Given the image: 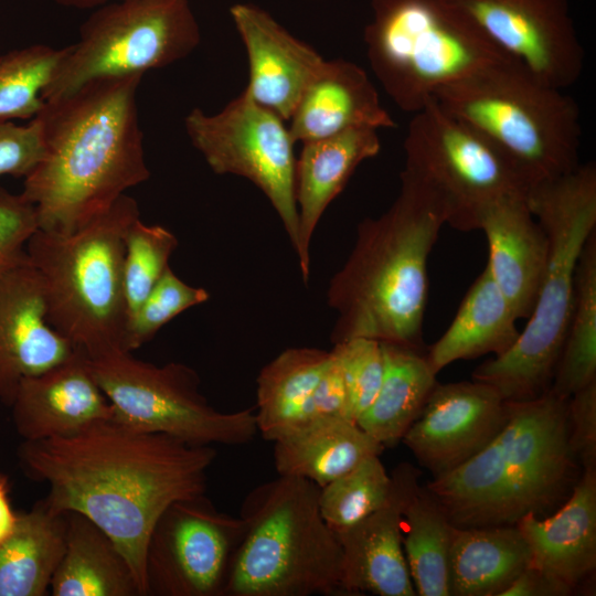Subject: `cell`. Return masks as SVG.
Listing matches in <instances>:
<instances>
[{"label":"cell","mask_w":596,"mask_h":596,"mask_svg":"<svg viewBox=\"0 0 596 596\" xmlns=\"http://www.w3.org/2000/svg\"><path fill=\"white\" fill-rule=\"evenodd\" d=\"M213 446L129 427L114 417L75 434L23 440L18 459L32 480L45 482L43 501L56 513L78 512L116 543L146 596L150 533L174 501L204 494Z\"/></svg>","instance_id":"obj_1"},{"label":"cell","mask_w":596,"mask_h":596,"mask_svg":"<svg viewBox=\"0 0 596 596\" xmlns=\"http://www.w3.org/2000/svg\"><path fill=\"white\" fill-rule=\"evenodd\" d=\"M141 78L96 79L45 102L36 115L43 156L20 193L34 205L40 230L73 233L149 179L137 108Z\"/></svg>","instance_id":"obj_2"},{"label":"cell","mask_w":596,"mask_h":596,"mask_svg":"<svg viewBox=\"0 0 596 596\" xmlns=\"http://www.w3.org/2000/svg\"><path fill=\"white\" fill-rule=\"evenodd\" d=\"M446 224L438 198L401 173V190L377 217L358 226L354 246L330 280L332 343L351 338L426 348L427 260Z\"/></svg>","instance_id":"obj_3"},{"label":"cell","mask_w":596,"mask_h":596,"mask_svg":"<svg viewBox=\"0 0 596 596\" xmlns=\"http://www.w3.org/2000/svg\"><path fill=\"white\" fill-rule=\"evenodd\" d=\"M567 403L551 390L509 402L507 422L478 454L426 488L457 528L515 525L558 508L578 480Z\"/></svg>","instance_id":"obj_4"},{"label":"cell","mask_w":596,"mask_h":596,"mask_svg":"<svg viewBox=\"0 0 596 596\" xmlns=\"http://www.w3.org/2000/svg\"><path fill=\"white\" fill-rule=\"evenodd\" d=\"M526 203L549 238V259L535 306L515 343L480 365L472 380L494 387L507 402L549 391L573 308L576 266L596 231V166L532 188Z\"/></svg>","instance_id":"obj_5"},{"label":"cell","mask_w":596,"mask_h":596,"mask_svg":"<svg viewBox=\"0 0 596 596\" xmlns=\"http://www.w3.org/2000/svg\"><path fill=\"white\" fill-rule=\"evenodd\" d=\"M138 217L137 201L123 194L75 232L39 228L28 242L50 326L91 360L127 352L123 263L126 233Z\"/></svg>","instance_id":"obj_6"},{"label":"cell","mask_w":596,"mask_h":596,"mask_svg":"<svg viewBox=\"0 0 596 596\" xmlns=\"http://www.w3.org/2000/svg\"><path fill=\"white\" fill-rule=\"evenodd\" d=\"M320 487L278 476L253 488L224 596H311L340 592L341 546L319 508Z\"/></svg>","instance_id":"obj_7"},{"label":"cell","mask_w":596,"mask_h":596,"mask_svg":"<svg viewBox=\"0 0 596 596\" xmlns=\"http://www.w3.org/2000/svg\"><path fill=\"white\" fill-rule=\"evenodd\" d=\"M434 98L486 139L530 191L579 166V109L517 62L439 89Z\"/></svg>","instance_id":"obj_8"},{"label":"cell","mask_w":596,"mask_h":596,"mask_svg":"<svg viewBox=\"0 0 596 596\" xmlns=\"http://www.w3.org/2000/svg\"><path fill=\"white\" fill-rule=\"evenodd\" d=\"M371 7L368 61L403 111L415 114L443 87L517 62L450 0H372Z\"/></svg>","instance_id":"obj_9"},{"label":"cell","mask_w":596,"mask_h":596,"mask_svg":"<svg viewBox=\"0 0 596 596\" xmlns=\"http://www.w3.org/2000/svg\"><path fill=\"white\" fill-rule=\"evenodd\" d=\"M201 30L188 0H120L97 8L42 93L62 98L96 79L143 74L189 56Z\"/></svg>","instance_id":"obj_10"},{"label":"cell","mask_w":596,"mask_h":596,"mask_svg":"<svg viewBox=\"0 0 596 596\" xmlns=\"http://www.w3.org/2000/svg\"><path fill=\"white\" fill-rule=\"evenodd\" d=\"M88 362L111 404L113 417L129 427L198 446L245 445L258 434L251 408L215 409L200 391L198 373L183 363L156 365L131 352H114Z\"/></svg>","instance_id":"obj_11"},{"label":"cell","mask_w":596,"mask_h":596,"mask_svg":"<svg viewBox=\"0 0 596 596\" xmlns=\"http://www.w3.org/2000/svg\"><path fill=\"white\" fill-rule=\"evenodd\" d=\"M404 151L401 173L434 193L445 209L446 224L458 231L478 230L489 203L529 192L500 153L435 98L414 114Z\"/></svg>","instance_id":"obj_12"},{"label":"cell","mask_w":596,"mask_h":596,"mask_svg":"<svg viewBox=\"0 0 596 596\" xmlns=\"http://www.w3.org/2000/svg\"><path fill=\"white\" fill-rule=\"evenodd\" d=\"M184 128L214 173L243 177L266 195L295 247L296 142L285 121L244 89L216 114L191 109Z\"/></svg>","instance_id":"obj_13"},{"label":"cell","mask_w":596,"mask_h":596,"mask_svg":"<svg viewBox=\"0 0 596 596\" xmlns=\"http://www.w3.org/2000/svg\"><path fill=\"white\" fill-rule=\"evenodd\" d=\"M244 532L242 519L217 510L205 493L174 501L147 543L146 596H224Z\"/></svg>","instance_id":"obj_14"},{"label":"cell","mask_w":596,"mask_h":596,"mask_svg":"<svg viewBox=\"0 0 596 596\" xmlns=\"http://www.w3.org/2000/svg\"><path fill=\"white\" fill-rule=\"evenodd\" d=\"M505 55L541 83L574 85L584 50L566 0H450Z\"/></svg>","instance_id":"obj_15"},{"label":"cell","mask_w":596,"mask_h":596,"mask_svg":"<svg viewBox=\"0 0 596 596\" xmlns=\"http://www.w3.org/2000/svg\"><path fill=\"white\" fill-rule=\"evenodd\" d=\"M508 414L509 402L489 384L437 383L402 441L434 478L482 450L502 429Z\"/></svg>","instance_id":"obj_16"},{"label":"cell","mask_w":596,"mask_h":596,"mask_svg":"<svg viewBox=\"0 0 596 596\" xmlns=\"http://www.w3.org/2000/svg\"><path fill=\"white\" fill-rule=\"evenodd\" d=\"M419 472L403 462L392 472V489L376 511L340 532L341 594L416 596L402 543L404 507Z\"/></svg>","instance_id":"obj_17"},{"label":"cell","mask_w":596,"mask_h":596,"mask_svg":"<svg viewBox=\"0 0 596 596\" xmlns=\"http://www.w3.org/2000/svg\"><path fill=\"white\" fill-rule=\"evenodd\" d=\"M78 350L46 319L43 285L26 263L0 276V402L10 407L19 384Z\"/></svg>","instance_id":"obj_18"},{"label":"cell","mask_w":596,"mask_h":596,"mask_svg":"<svg viewBox=\"0 0 596 596\" xmlns=\"http://www.w3.org/2000/svg\"><path fill=\"white\" fill-rule=\"evenodd\" d=\"M230 14L248 58L249 76L244 89L256 103L288 121L324 58L258 6L235 3Z\"/></svg>","instance_id":"obj_19"},{"label":"cell","mask_w":596,"mask_h":596,"mask_svg":"<svg viewBox=\"0 0 596 596\" xmlns=\"http://www.w3.org/2000/svg\"><path fill=\"white\" fill-rule=\"evenodd\" d=\"M10 408L14 428L23 440L68 436L114 416L88 358L81 351L22 380Z\"/></svg>","instance_id":"obj_20"},{"label":"cell","mask_w":596,"mask_h":596,"mask_svg":"<svg viewBox=\"0 0 596 596\" xmlns=\"http://www.w3.org/2000/svg\"><path fill=\"white\" fill-rule=\"evenodd\" d=\"M489 247L488 267L518 319L531 315L549 259V238L530 211L525 195L489 203L479 227Z\"/></svg>","instance_id":"obj_21"},{"label":"cell","mask_w":596,"mask_h":596,"mask_svg":"<svg viewBox=\"0 0 596 596\" xmlns=\"http://www.w3.org/2000/svg\"><path fill=\"white\" fill-rule=\"evenodd\" d=\"M381 150L377 129L360 127L302 142L296 160L298 234L294 247L302 280L310 275V241L328 205L342 192L355 169Z\"/></svg>","instance_id":"obj_22"},{"label":"cell","mask_w":596,"mask_h":596,"mask_svg":"<svg viewBox=\"0 0 596 596\" xmlns=\"http://www.w3.org/2000/svg\"><path fill=\"white\" fill-rule=\"evenodd\" d=\"M515 525L528 545L529 565L575 588L596 567V470H583L553 514L528 513Z\"/></svg>","instance_id":"obj_23"},{"label":"cell","mask_w":596,"mask_h":596,"mask_svg":"<svg viewBox=\"0 0 596 596\" xmlns=\"http://www.w3.org/2000/svg\"><path fill=\"white\" fill-rule=\"evenodd\" d=\"M288 123L295 142L360 127H396L366 72L344 58L324 60Z\"/></svg>","instance_id":"obj_24"},{"label":"cell","mask_w":596,"mask_h":596,"mask_svg":"<svg viewBox=\"0 0 596 596\" xmlns=\"http://www.w3.org/2000/svg\"><path fill=\"white\" fill-rule=\"evenodd\" d=\"M273 444L278 476L306 479L320 488L384 449L356 423L336 417L307 423Z\"/></svg>","instance_id":"obj_25"},{"label":"cell","mask_w":596,"mask_h":596,"mask_svg":"<svg viewBox=\"0 0 596 596\" xmlns=\"http://www.w3.org/2000/svg\"><path fill=\"white\" fill-rule=\"evenodd\" d=\"M517 320L508 299L485 266L447 330L427 349L432 369L438 373L459 360L503 354L519 338Z\"/></svg>","instance_id":"obj_26"},{"label":"cell","mask_w":596,"mask_h":596,"mask_svg":"<svg viewBox=\"0 0 596 596\" xmlns=\"http://www.w3.org/2000/svg\"><path fill=\"white\" fill-rule=\"evenodd\" d=\"M65 517V547L50 594L142 596L130 563L110 536L78 512H66Z\"/></svg>","instance_id":"obj_27"},{"label":"cell","mask_w":596,"mask_h":596,"mask_svg":"<svg viewBox=\"0 0 596 596\" xmlns=\"http://www.w3.org/2000/svg\"><path fill=\"white\" fill-rule=\"evenodd\" d=\"M530 564L517 525L455 528L449 553L450 596H501Z\"/></svg>","instance_id":"obj_28"},{"label":"cell","mask_w":596,"mask_h":596,"mask_svg":"<svg viewBox=\"0 0 596 596\" xmlns=\"http://www.w3.org/2000/svg\"><path fill=\"white\" fill-rule=\"evenodd\" d=\"M384 374L372 404L356 424L385 447L402 441L437 385L427 348L381 342Z\"/></svg>","instance_id":"obj_29"},{"label":"cell","mask_w":596,"mask_h":596,"mask_svg":"<svg viewBox=\"0 0 596 596\" xmlns=\"http://www.w3.org/2000/svg\"><path fill=\"white\" fill-rule=\"evenodd\" d=\"M65 513L41 500L19 513L14 531L0 543V596H44L65 547Z\"/></svg>","instance_id":"obj_30"},{"label":"cell","mask_w":596,"mask_h":596,"mask_svg":"<svg viewBox=\"0 0 596 596\" xmlns=\"http://www.w3.org/2000/svg\"><path fill=\"white\" fill-rule=\"evenodd\" d=\"M331 361V351L290 348L268 362L257 376L256 426L275 441L299 427L307 404Z\"/></svg>","instance_id":"obj_31"},{"label":"cell","mask_w":596,"mask_h":596,"mask_svg":"<svg viewBox=\"0 0 596 596\" xmlns=\"http://www.w3.org/2000/svg\"><path fill=\"white\" fill-rule=\"evenodd\" d=\"M455 528L438 500L418 483L402 517L403 550L416 595L450 596L449 553Z\"/></svg>","instance_id":"obj_32"},{"label":"cell","mask_w":596,"mask_h":596,"mask_svg":"<svg viewBox=\"0 0 596 596\" xmlns=\"http://www.w3.org/2000/svg\"><path fill=\"white\" fill-rule=\"evenodd\" d=\"M596 381V231L579 255L574 302L549 390L568 400Z\"/></svg>","instance_id":"obj_33"},{"label":"cell","mask_w":596,"mask_h":596,"mask_svg":"<svg viewBox=\"0 0 596 596\" xmlns=\"http://www.w3.org/2000/svg\"><path fill=\"white\" fill-rule=\"evenodd\" d=\"M64 53L65 47L35 44L0 56V121L33 119L42 110V93Z\"/></svg>","instance_id":"obj_34"},{"label":"cell","mask_w":596,"mask_h":596,"mask_svg":"<svg viewBox=\"0 0 596 596\" xmlns=\"http://www.w3.org/2000/svg\"><path fill=\"white\" fill-rule=\"evenodd\" d=\"M391 489L392 477L380 456H370L320 488V513L333 532H340L380 509Z\"/></svg>","instance_id":"obj_35"},{"label":"cell","mask_w":596,"mask_h":596,"mask_svg":"<svg viewBox=\"0 0 596 596\" xmlns=\"http://www.w3.org/2000/svg\"><path fill=\"white\" fill-rule=\"evenodd\" d=\"M177 246L175 235L161 225H148L138 217L129 226L123 263L128 321L169 267Z\"/></svg>","instance_id":"obj_36"},{"label":"cell","mask_w":596,"mask_h":596,"mask_svg":"<svg viewBox=\"0 0 596 596\" xmlns=\"http://www.w3.org/2000/svg\"><path fill=\"white\" fill-rule=\"evenodd\" d=\"M209 298L210 295L204 288L185 284L169 266L130 317L125 350L131 352L140 348L170 320L187 309L205 302Z\"/></svg>","instance_id":"obj_37"},{"label":"cell","mask_w":596,"mask_h":596,"mask_svg":"<svg viewBox=\"0 0 596 596\" xmlns=\"http://www.w3.org/2000/svg\"><path fill=\"white\" fill-rule=\"evenodd\" d=\"M331 352L345 385L350 418L356 423L374 401L382 383L384 356L381 342L351 338L334 343Z\"/></svg>","instance_id":"obj_38"},{"label":"cell","mask_w":596,"mask_h":596,"mask_svg":"<svg viewBox=\"0 0 596 596\" xmlns=\"http://www.w3.org/2000/svg\"><path fill=\"white\" fill-rule=\"evenodd\" d=\"M38 230L34 205L0 187V276L29 263L26 245Z\"/></svg>","instance_id":"obj_39"},{"label":"cell","mask_w":596,"mask_h":596,"mask_svg":"<svg viewBox=\"0 0 596 596\" xmlns=\"http://www.w3.org/2000/svg\"><path fill=\"white\" fill-rule=\"evenodd\" d=\"M42 156V126L38 116L24 126L0 121V175L24 178Z\"/></svg>","instance_id":"obj_40"},{"label":"cell","mask_w":596,"mask_h":596,"mask_svg":"<svg viewBox=\"0 0 596 596\" xmlns=\"http://www.w3.org/2000/svg\"><path fill=\"white\" fill-rule=\"evenodd\" d=\"M568 443L583 470H596V381L567 403Z\"/></svg>","instance_id":"obj_41"},{"label":"cell","mask_w":596,"mask_h":596,"mask_svg":"<svg viewBox=\"0 0 596 596\" xmlns=\"http://www.w3.org/2000/svg\"><path fill=\"white\" fill-rule=\"evenodd\" d=\"M329 417L344 418L353 422L350 418L345 385L332 352L331 361L307 404L300 426L312 421Z\"/></svg>","instance_id":"obj_42"},{"label":"cell","mask_w":596,"mask_h":596,"mask_svg":"<svg viewBox=\"0 0 596 596\" xmlns=\"http://www.w3.org/2000/svg\"><path fill=\"white\" fill-rule=\"evenodd\" d=\"M574 588L535 567H525L501 596H567Z\"/></svg>","instance_id":"obj_43"},{"label":"cell","mask_w":596,"mask_h":596,"mask_svg":"<svg viewBox=\"0 0 596 596\" xmlns=\"http://www.w3.org/2000/svg\"><path fill=\"white\" fill-rule=\"evenodd\" d=\"M9 492V478L0 472V543L14 531L19 518V513L11 507Z\"/></svg>","instance_id":"obj_44"},{"label":"cell","mask_w":596,"mask_h":596,"mask_svg":"<svg viewBox=\"0 0 596 596\" xmlns=\"http://www.w3.org/2000/svg\"><path fill=\"white\" fill-rule=\"evenodd\" d=\"M58 4L79 9L99 8L104 4L120 0H54Z\"/></svg>","instance_id":"obj_45"}]
</instances>
